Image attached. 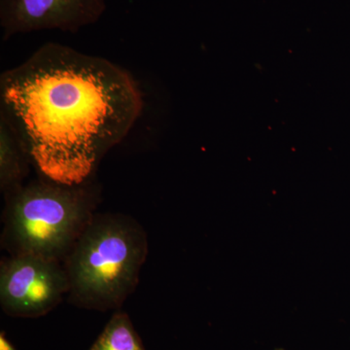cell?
I'll return each mask as SVG.
<instances>
[{"label": "cell", "instance_id": "obj_2", "mask_svg": "<svg viewBox=\"0 0 350 350\" xmlns=\"http://www.w3.org/2000/svg\"><path fill=\"white\" fill-rule=\"evenodd\" d=\"M148 239L131 216L96 213L64 261L68 300L86 310H118L137 286Z\"/></svg>", "mask_w": 350, "mask_h": 350}, {"label": "cell", "instance_id": "obj_9", "mask_svg": "<svg viewBox=\"0 0 350 350\" xmlns=\"http://www.w3.org/2000/svg\"><path fill=\"white\" fill-rule=\"evenodd\" d=\"M278 350H283V349H278Z\"/></svg>", "mask_w": 350, "mask_h": 350}, {"label": "cell", "instance_id": "obj_3", "mask_svg": "<svg viewBox=\"0 0 350 350\" xmlns=\"http://www.w3.org/2000/svg\"><path fill=\"white\" fill-rule=\"evenodd\" d=\"M93 178L68 185L38 179L5 196L2 245L10 255L64 262L100 202Z\"/></svg>", "mask_w": 350, "mask_h": 350}, {"label": "cell", "instance_id": "obj_1", "mask_svg": "<svg viewBox=\"0 0 350 350\" xmlns=\"http://www.w3.org/2000/svg\"><path fill=\"white\" fill-rule=\"evenodd\" d=\"M0 98L36 169L68 185L93 178L101 159L129 135L144 109L128 70L55 42L1 73Z\"/></svg>", "mask_w": 350, "mask_h": 350}, {"label": "cell", "instance_id": "obj_7", "mask_svg": "<svg viewBox=\"0 0 350 350\" xmlns=\"http://www.w3.org/2000/svg\"><path fill=\"white\" fill-rule=\"evenodd\" d=\"M89 350H146L126 312L117 310Z\"/></svg>", "mask_w": 350, "mask_h": 350}, {"label": "cell", "instance_id": "obj_8", "mask_svg": "<svg viewBox=\"0 0 350 350\" xmlns=\"http://www.w3.org/2000/svg\"><path fill=\"white\" fill-rule=\"evenodd\" d=\"M0 350H17L16 347L7 340L4 332H1V334H0Z\"/></svg>", "mask_w": 350, "mask_h": 350}, {"label": "cell", "instance_id": "obj_6", "mask_svg": "<svg viewBox=\"0 0 350 350\" xmlns=\"http://www.w3.org/2000/svg\"><path fill=\"white\" fill-rule=\"evenodd\" d=\"M31 161L24 139L12 119L0 109V188L4 196L24 185ZM32 162V161H31Z\"/></svg>", "mask_w": 350, "mask_h": 350}, {"label": "cell", "instance_id": "obj_4", "mask_svg": "<svg viewBox=\"0 0 350 350\" xmlns=\"http://www.w3.org/2000/svg\"><path fill=\"white\" fill-rule=\"evenodd\" d=\"M68 292L64 262L34 255H10L0 264V306L7 315L43 317Z\"/></svg>", "mask_w": 350, "mask_h": 350}, {"label": "cell", "instance_id": "obj_5", "mask_svg": "<svg viewBox=\"0 0 350 350\" xmlns=\"http://www.w3.org/2000/svg\"><path fill=\"white\" fill-rule=\"evenodd\" d=\"M105 0H0L2 38L32 31L77 32L100 19Z\"/></svg>", "mask_w": 350, "mask_h": 350}]
</instances>
